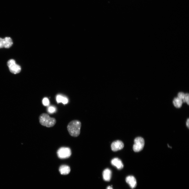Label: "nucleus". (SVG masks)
Listing matches in <instances>:
<instances>
[{
    "instance_id": "nucleus-1",
    "label": "nucleus",
    "mask_w": 189,
    "mask_h": 189,
    "mask_svg": "<svg viewBox=\"0 0 189 189\" xmlns=\"http://www.w3.org/2000/svg\"><path fill=\"white\" fill-rule=\"evenodd\" d=\"M81 123L77 120L70 121L67 126V129L69 134L74 137L78 136L80 134Z\"/></svg>"
},
{
    "instance_id": "nucleus-2",
    "label": "nucleus",
    "mask_w": 189,
    "mask_h": 189,
    "mask_svg": "<svg viewBox=\"0 0 189 189\" xmlns=\"http://www.w3.org/2000/svg\"><path fill=\"white\" fill-rule=\"evenodd\" d=\"M39 120L41 125L48 127H53L56 123L55 118L50 117L48 114L45 113H42L40 115Z\"/></svg>"
},
{
    "instance_id": "nucleus-3",
    "label": "nucleus",
    "mask_w": 189,
    "mask_h": 189,
    "mask_svg": "<svg viewBox=\"0 0 189 189\" xmlns=\"http://www.w3.org/2000/svg\"><path fill=\"white\" fill-rule=\"evenodd\" d=\"M57 153L58 157L60 159H65L69 158L71 156V151L69 148L61 147L58 149Z\"/></svg>"
},
{
    "instance_id": "nucleus-4",
    "label": "nucleus",
    "mask_w": 189,
    "mask_h": 189,
    "mask_svg": "<svg viewBox=\"0 0 189 189\" xmlns=\"http://www.w3.org/2000/svg\"><path fill=\"white\" fill-rule=\"evenodd\" d=\"M144 145V140L140 137L136 138L134 140V144L133 146V149L134 151L138 152L142 150Z\"/></svg>"
},
{
    "instance_id": "nucleus-5",
    "label": "nucleus",
    "mask_w": 189,
    "mask_h": 189,
    "mask_svg": "<svg viewBox=\"0 0 189 189\" xmlns=\"http://www.w3.org/2000/svg\"><path fill=\"white\" fill-rule=\"evenodd\" d=\"M7 65L10 71L12 73L17 74L20 72L21 70L20 66L17 64L15 60L11 59L7 62Z\"/></svg>"
},
{
    "instance_id": "nucleus-6",
    "label": "nucleus",
    "mask_w": 189,
    "mask_h": 189,
    "mask_svg": "<svg viewBox=\"0 0 189 189\" xmlns=\"http://www.w3.org/2000/svg\"><path fill=\"white\" fill-rule=\"evenodd\" d=\"M12 40L9 37H6L4 39L0 38V48H8L13 44Z\"/></svg>"
},
{
    "instance_id": "nucleus-7",
    "label": "nucleus",
    "mask_w": 189,
    "mask_h": 189,
    "mask_svg": "<svg viewBox=\"0 0 189 189\" xmlns=\"http://www.w3.org/2000/svg\"><path fill=\"white\" fill-rule=\"evenodd\" d=\"M124 146L123 143L121 141L117 140L113 142L111 145V148L113 151H116L123 148Z\"/></svg>"
},
{
    "instance_id": "nucleus-8",
    "label": "nucleus",
    "mask_w": 189,
    "mask_h": 189,
    "mask_svg": "<svg viewBox=\"0 0 189 189\" xmlns=\"http://www.w3.org/2000/svg\"><path fill=\"white\" fill-rule=\"evenodd\" d=\"M126 182L132 188H135L136 186V181L135 178L132 176H129L126 178Z\"/></svg>"
},
{
    "instance_id": "nucleus-9",
    "label": "nucleus",
    "mask_w": 189,
    "mask_h": 189,
    "mask_svg": "<svg viewBox=\"0 0 189 189\" xmlns=\"http://www.w3.org/2000/svg\"><path fill=\"white\" fill-rule=\"evenodd\" d=\"M112 165L116 166L117 169L120 170L123 167V165L122 161L119 158H115L113 159L111 161Z\"/></svg>"
},
{
    "instance_id": "nucleus-10",
    "label": "nucleus",
    "mask_w": 189,
    "mask_h": 189,
    "mask_svg": "<svg viewBox=\"0 0 189 189\" xmlns=\"http://www.w3.org/2000/svg\"><path fill=\"white\" fill-rule=\"evenodd\" d=\"M59 171L62 175H66L68 174L70 171V169L68 165H63L59 167Z\"/></svg>"
},
{
    "instance_id": "nucleus-11",
    "label": "nucleus",
    "mask_w": 189,
    "mask_h": 189,
    "mask_svg": "<svg viewBox=\"0 0 189 189\" xmlns=\"http://www.w3.org/2000/svg\"><path fill=\"white\" fill-rule=\"evenodd\" d=\"M111 171L109 169H106L103 171V178L105 181H109L111 179Z\"/></svg>"
},
{
    "instance_id": "nucleus-12",
    "label": "nucleus",
    "mask_w": 189,
    "mask_h": 189,
    "mask_svg": "<svg viewBox=\"0 0 189 189\" xmlns=\"http://www.w3.org/2000/svg\"><path fill=\"white\" fill-rule=\"evenodd\" d=\"M183 101L182 100L178 97L175 98L173 101V103L174 106L177 108L180 107L182 105Z\"/></svg>"
},
{
    "instance_id": "nucleus-13",
    "label": "nucleus",
    "mask_w": 189,
    "mask_h": 189,
    "mask_svg": "<svg viewBox=\"0 0 189 189\" xmlns=\"http://www.w3.org/2000/svg\"><path fill=\"white\" fill-rule=\"evenodd\" d=\"M56 99L58 103L62 102L64 104H66L68 102V99L67 98L60 95L57 96Z\"/></svg>"
},
{
    "instance_id": "nucleus-14",
    "label": "nucleus",
    "mask_w": 189,
    "mask_h": 189,
    "mask_svg": "<svg viewBox=\"0 0 189 189\" xmlns=\"http://www.w3.org/2000/svg\"><path fill=\"white\" fill-rule=\"evenodd\" d=\"M189 94L188 93H186L185 94L184 98L182 101L183 102H186L188 105H189Z\"/></svg>"
},
{
    "instance_id": "nucleus-15",
    "label": "nucleus",
    "mask_w": 189,
    "mask_h": 189,
    "mask_svg": "<svg viewBox=\"0 0 189 189\" xmlns=\"http://www.w3.org/2000/svg\"><path fill=\"white\" fill-rule=\"evenodd\" d=\"M42 103L45 106H47L49 103V101L48 98L45 97L43 99Z\"/></svg>"
},
{
    "instance_id": "nucleus-16",
    "label": "nucleus",
    "mask_w": 189,
    "mask_h": 189,
    "mask_svg": "<svg viewBox=\"0 0 189 189\" xmlns=\"http://www.w3.org/2000/svg\"><path fill=\"white\" fill-rule=\"evenodd\" d=\"M185 96V94L182 92H180L178 94V97L183 101Z\"/></svg>"
},
{
    "instance_id": "nucleus-17",
    "label": "nucleus",
    "mask_w": 189,
    "mask_h": 189,
    "mask_svg": "<svg viewBox=\"0 0 189 189\" xmlns=\"http://www.w3.org/2000/svg\"><path fill=\"white\" fill-rule=\"evenodd\" d=\"M55 110L54 107L52 106H50L48 108V111L51 113H52L55 112Z\"/></svg>"
},
{
    "instance_id": "nucleus-18",
    "label": "nucleus",
    "mask_w": 189,
    "mask_h": 189,
    "mask_svg": "<svg viewBox=\"0 0 189 189\" xmlns=\"http://www.w3.org/2000/svg\"><path fill=\"white\" fill-rule=\"evenodd\" d=\"M189 119H188L186 122V125L187 127L189 128Z\"/></svg>"
},
{
    "instance_id": "nucleus-19",
    "label": "nucleus",
    "mask_w": 189,
    "mask_h": 189,
    "mask_svg": "<svg viewBox=\"0 0 189 189\" xmlns=\"http://www.w3.org/2000/svg\"><path fill=\"white\" fill-rule=\"evenodd\" d=\"M106 189H113L112 187L111 186H108Z\"/></svg>"
}]
</instances>
